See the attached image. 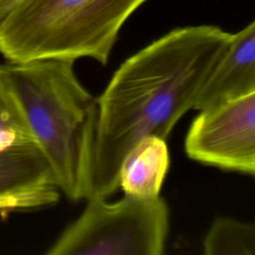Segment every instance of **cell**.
<instances>
[{"label":"cell","mask_w":255,"mask_h":255,"mask_svg":"<svg viewBox=\"0 0 255 255\" xmlns=\"http://www.w3.org/2000/svg\"><path fill=\"white\" fill-rule=\"evenodd\" d=\"M206 255H255V222L217 218L203 241Z\"/></svg>","instance_id":"9"},{"label":"cell","mask_w":255,"mask_h":255,"mask_svg":"<svg viewBox=\"0 0 255 255\" xmlns=\"http://www.w3.org/2000/svg\"><path fill=\"white\" fill-rule=\"evenodd\" d=\"M170 163L165 139L148 135L139 139L125 155L119 172V187L125 195L153 199L159 196Z\"/></svg>","instance_id":"7"},{"label":"cell","mask_w":255,"mask_h":255,"mask_svg":"<svg viewBox=\"0 0 255 255\" xmlns=\"http://www.w3.org/2000/svg\"><path fill=\"white\" fill-rule=\"evenodd\" d=\"M147 0H22L0 21L7 62L109 61L127 20Z\"/></svg>","instance_id":"3"},{"label":"cell","mask_w":255,"mask_h":255,"mask_svg":"<svg viewBox=\"0 0 255 255\" xmlns=\"http://www.w3.org/2000/svg\"><path fill=\"white\" fill-rule=\"evenodd\" d=\"M82 214L46 251L48 255H161L169 230L165 200L124 195L110 203L93 194Z\"/></svg>","instance_id":"4"},{"label":"cell","mask_w":255,"mask_h":255,"mask_svg":"<svg viewBox=\"0 0 255 255\" xmlns=\"http://www.w3.org/2000/svg\"><path fill=\"white\" fill-rule=\"evenodd\" d=\"M48 186L57 184L38 145L0 150V196Z\"/></svg>","instance_id":"8"},{"label":"cell","mask_w":255,"mask_h":255,"mask_svg":"<svg viewBox=\"0 0 255 255\" xmlns=\"http://www.w3.org/2000/svg\"><path fill=\"white\" fill-rule=\"evenodd\" d=\"M59 189L48 186L0 196V212L33 209L49 206L58 201Z\"/></svg>","instance_id":"11"},{"label":"cell","mask_w":255,"mask_h":255,"mask_svg":"<svg viewBox=\"0 0 255 255\" xmlns=\"http://www.w3.org/2000/svg\"><path fill=\"white\" fill-rule=\"evenodd\" d=\"M255 91V19L235 34L201 89L193 110L203 112Z\"/></svg>","instance_id":"6"},{"label":"cell","mask_w":255,"mask_h":255,"mask_svg":"<svg viewBox=\"0 0 255 255\" xmlns=\"http://www.w3.org/2000/svg\"><path fill=\"white\" fill-rule=\"evenodd\" d=\"M231 33L214 25L175 28L129 58L97 99L94 193L119 188L127 152L139 139H164L189 110L225 52Z\"/></svg>","instance_id":"1"},{"label":"cell","mask_w":255,"mask_h":255,"mask_svg":"<svg viewBox=\"0 0 255 255\" xmlns=\"http://www.w3.org/2000/svg\"><path fill=\"white\" fill-rule=\"evenodd\" d=\"M184 148L195 161L255 175V91L199 112Z\"/></svg>","instance_id":"5"},{"label":"cell","mask_w":255,"mask_h":255,"mask_svg":"<svg viewBox=\"0 0 255 255\" xmlns=\"http://www.w3.org/2000/svg\"><path fill=\"white\" fill-rule=\"evenodd\" d=\"M22 0H0V21L4 19Z\"/></svg>","instance_id":"12"},{"label":"cell","mask_w":255,"mask_h":255,"mask_svg":"<svg viewBox=\"0 0 255 255\" xmlns=\"http://www.w3.org/2000/svg\"><path fill=\"white\" fill-rule=\"evenodd\" d=\"M57 187L73 201L94 193L97 99L79 81L74 62L38 60L1 65Z\"/></svg>","instance_id":"2"},{"label":"cell","mask_w":255,"mask_h":255,"mask_svg":"<svg viewBox=\"0 0 255 255\" xmlns=\"http://www.w3.org/2000/svg\"><path fill=\"white\" fill-rule=\"evenodd\" d=\"M37 145L23 108L0 65V150Z\"/></svg>","instance_id":"10"}]
</instances>
